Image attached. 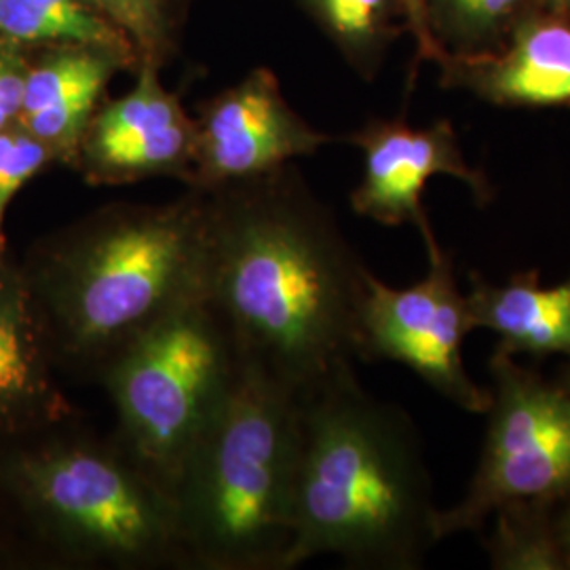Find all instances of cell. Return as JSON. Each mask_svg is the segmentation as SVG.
<instances>
[{
	"label": "cell",
	"mask_w": 570,
	"mask_h": 570,
	"mask_svg": "<svg viewBox=\"0 0 570 570\" xmlns=\"http://www.w3.org/2000/svg\"><path fill=\"white\" fill-rule=\"evenodd\" d=\"M204 193L202 292L244 370L305 400L360 360L372 271L294 164Z\"/></svg>",
	"instance_id": "1"
},
{
	"label": "cell",
	"mask_w": 570,
	"mask_h": 570,
	"mask_svg": "<svg viewBox=\"0 0 570 570\" xmlns=\"http://www.w3.org/2000/svg\"><path fill=\"white\" fill-rule=\"evenodd\" d=\"M421 433L370 395L355 366L303 400L294 537L285 570L338 556L357 570L423 569L442 539Z\"/></svg>",
	"instance_id": "2"
},
{
	"label": "cell",
	"mask_w": 570,
	"mask_h": 570,
	"mask_svg": "<svg viewBox=\"0 0 570 570\" xmlns=\"http://www.w3.org/2000/svg\"><path fill=\"white\" fill-rule=\"evenodd\" d=\"M205 193L102 205L51 235L21 273L56 364L108 367L202 289Z\"/></svg>",
	"instance_id": "3"
},
{
	"label": "cell",
	"mask_w": 570,
	"mask_h": 570,
	"mask_svg": "<svg viewBox=\"0 0 570 570\" xmlns=\"http://www.w3.org/2000/svg\"><path fill=\"white\" fill-rule=\"evenodd\" d=\"M301 442L303 400L244 370L171 487L190 569L285 570Z\"/></svg>",
	"instance_id": "4"
},
{
	"label": "cell",
	"mask_w": 570,
	"mask_h": 570,
	"mask_svg": "<svg viewBox=\"0 0 570 570\" xmlns=\"http://www.w3.org/2000/svg\"><path fill=\"white\" fill-rule=\"evenodd\" d=\"M42 537L87 569H190L169 492L121 438L49 435L0 463Z\"/></svg>",
	"instance_id": "5"
},
{
	"label": "cell",
	"mask_w": 570,
	"mask_h": 570,
	"mask_svg": "<svg viewBox=\"0 0 570 570\" xmlns=\"http://www.w3.org/2000/svg\"><path fill=\"white\" fill-rule=\"evenodd\" d=\"M242 376L233 336L199 289L129 346L100 385L122 444L171 497L186 454Z\"/></svg>",
	"instance_id": "6"
},
{
	"label": "cell",
	"mask_w": 570,
	"mask_h": 570,
	"mask_svg": "<svg viewBox=\"0 0 570 570\" xmlns=\"http://www.w3.org/2000/svg\"><path fill=\"white\" fill-rule=\"evenodd\" d=\"M489 370L484 444L465 497L438 513L442 541L480 532L499 511L551 505L570 492L569 391L501 351L490 355Z\"/></svg>",
	"instance_id": "7"
},
{
	"label": "cell",
	"mask_w": 570,
	"mask_h": 570,
	"mask_svg": "<svg viewBox=\"0 0 570 570\" xmlns=\"http://www.w3.org/2000/svg\"><path fill=\"white\" fill-rule=\"evenodd\" d=\"M428 275L410 287H391L374 273L367 279L360 330V360L395 362L419 374L454 406L487 414L490 389L480 387L463 362V341L473 327L468 296L454 263L433 228L421 233Z\"/></svg>",
	"instance_id": "8"
},
{
	"label": "cell",
	"mask_w": 570,
	"mask_h": 570,
	"mask_svg": "<svg viewBox=\"0 0 570 570\" xmlns=\"http://www.w3.org/2000/svg\"><path fill=\"white\" fill-rule=\"evenodd\" d=\"M195 125V164L186 188L197 190L268 174L332 142L292 108L266 66L199 104Z\"/></svg>",
	"instance_id": "9"
},
{
	"label": "cell",
	"mask_w": 570,
	"mask_h": 570,
	"mask_svg": "<svg viewBox=\"0 0 570 570\" xmlns=\"http://www.w3.org/2000/svg\"><path fill=\"white\" fill-rule=\"evenodd\" d=\"M159 68L142 63L134 87L104 98L82 134L75 171L89 186H125L153 178L190 183L197 125Z\"/></svg>",
	"instance_id": "10"
},
{
	"label": "cell",
	"mask_w": 570,
	"mask_h": 570,
	"mask_svg": "<svg viewBox=\"0 0 570 570\" xmlns=\"http://www.w3.org/2000/svg\"><path fill=\"white\" fill-rule=\"evenodd\" d=\"M345 140L364 155V174L351 193V207L379 225H412L421 233L431 228L423 193L435 176L468 184L480 205L494 195L487 174L465 161L459 136L446 119L429 127H412L402 117L372 119Z\"/></svg>",
	"instance_id": "11"
},
{
	"label": "cell",
	"mask_w": 570,
	"mask_h": 570,
	"mask_svg": "<svg viewBox=\"0 0 570 570\" xmlns=\"http://www.w3.org/2000/svg\"><path fill=\"white\" fill-rule=\"evenodd\" d=\"M442 85L503 108H569L570 20L539 9L497 49L449 51Z\"/></svg>",
	"instance_id": "12"
},
{
	"label": "cell",
	"mask_w": 570,
	"mask_h": 570,
	"mask_svg": "<svg viewBox=\"0 0 570 570\" xmlns=\"http://www.w3.org/2000/svg\"><path fill=\"white\" fill-rule=\"evenodd\" d=\"M30 63L21 100V127L66 167H75L82 134L119 72H136L117 53L91 47L28 49Z\"/></svg>",
	"instance_id": "13"
},
{
	"label": "cell",
	"mask_w": 570,
	"mask_h": 570,
	"mask_svg": "<svg viewBox=\"0 0 570 570\" xmlns=\"http://www.w3.org/2000/svg\"><path fill=\"white\" fill-rule=\"evenodd\" d=\"M53 351L20 271L0 265V431L56 429L77 412L56 385Z\"/></svg>",
	"instance_id": "14"
},
{
	"label": "cell",
	"mask_w": 570,
	"mask_h": 570,
	"mask_svg": "<svg viewBox=\"0 0 570 570\" xmlns=\"http://www.w3.org/2000/svg\"><path fill=\"white\" fill-rule=\"evenodd\" d=\"M465 296L473 327L497 334L494 351L570 360V273L562 284L543 287L539 268L518 271L503 285L473 271Z\"/></svg>",
	"instance_id": "15"
},
{
	"label": "cell",
	"mask_w": 570,
	"mask_h": 570,
	"mask_svg": "<svg viewBox=\"0 0 570 570\" xmlns=\"http://www.w3.org/2000/svg\"><path fill=\"white\" fill-rule=\"evenodd\" d=\"M0 37L23 49L91 47L117 53L138 70V53L119 26L91 0H0Z\"/></svg>",
	"instance_id": "16"
},
{
	"label": "cell",
	"mask_w": 570,
	"mask_h": 570,
	"mask_svg": "<svg viewBox=\"0 0 570 570\" xmlns=\"http://www.w3.org/2000/svg\"><path fill=\"white\" fill-rule=\"evenodd\" d=\"M301 4L366 79L374 77L389 45L406 30L395 21L404 20L397 0H301Z\"/></svg>",
	"instance_id": "17"
},
{
	"label": "cell",
	"mask_w": 570,
	"mask_h": 570,
	"mask_svg": "<svg viewBox=\"0 0 570 570\" xmlns=\"http://www.w3.org/2000/svg\"><path fill=\"white\" fill-rule=\"evenodd\" d=\"M546 9L543 0H428L435 39L454 51H489L510 37L530 13Z\"/></svg>",
	"instance_id": "18"
},
{
	"label": "cell",
	"mask_w": 570,
	"mask_h": 570,
	"mask_svg": "<svg viewBox=\"0 0 570 570\" xmlns=\"http://www.w3.org/2000/svg\"><path fill=\"white\" fill-rule=\"evenodd\" d=\"M119 26L138 53V66L165 70L183 51L193 0H91Z\"/></svg>",
	"instance_id": "19"
},
{
	"label": "cell",
	"mask_w": 570,
	"mask_h": 570,
	"mask_svg": "<svg viewBox=\"0 0 570 570\" xmlns=\"http://www.w3.org/2000/svg\"><path fill=\"white\" fill-rule=\"evenodd\" d=\"M53 164H58L53 153L20 122L0 129V265L7 263L4 216L9 205L26 184Z\"/></svg>",
	"instance_id": "20"
},
{
	"label": "cell",
	"mask_w": 570,
	"mask_h": 570,
	"mask_svg": "<svg viewBox=\"0 0 570 570\" xmlns=\"http://www.w3.org/2000/svg\"><path fill=\"white\" fill-rule=\"evenodd\" d=\"M30 51L0 37V129L20 119Z\"/></svg>",
	"instance_id": "21"
},
{
	"label": "cell",
	"mask_w": 570,
	"mask_h": 570,
	"mask_svg": "<svg viewBox=\"0 0 570 570\" xmlns=\"http://www.w3.org/2000/svg\"><path fill=\"white\" fill-rule=\"evenodd\" d=\"M404 26L412 35L416 45V63L419 61H435L438 66L444 61L449 49L435 39L431 23H429L428 0H397Z\"/></svg>",
	"instance_id": "22"
},
{
	"label": "cell",
	"mask_w": 570,
	"mask_h": 570,
	"mask_svg": "<svg viewBox=\"0 0 570 570\" xmlns=\"http://www.w3.org/2000/svg\"><path fill=\"white\" fill-rule=\"evenodd\" d=\"M548 527L558 569L570 570V492L548 508Z\"/></svg>",
	"instance_id": "23"
},
{
	"label": "cell",
	"mask_w": 570,
	"mask_h": 570,
	"mask_svg": "<svg viewBox=\"0 0 570 570\" xmlns=\"http://www.w3.org/2000/svg\"><path fill=\"white\" fill-rule=\"evenodd\" d=\"M543 4H546V9L570 20V0H543Z\"/></svg>",
	"instance_id": "24"
},
{
	"label": "cell",
	"mask_w": 570,
	"mask_h": 570,
	"mask_svg": "<svg viewBox=\"0 0 570 570\" xmlns=\"http://www.w3.org/2000/svg\"><path fill=\"white\" fill-rule=\"evenodd\" d=\"M556 381H558V383H560V385L567 389L570 393V360L564 364V366L560 367V372H558Z\"/></svg>",
	"instance_id": "25"
}]
</instances>
